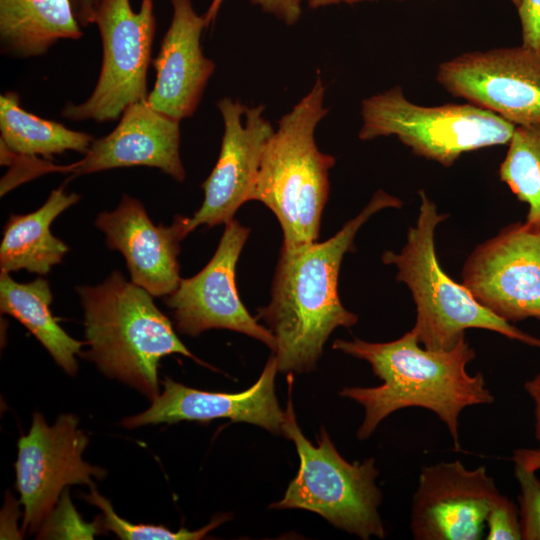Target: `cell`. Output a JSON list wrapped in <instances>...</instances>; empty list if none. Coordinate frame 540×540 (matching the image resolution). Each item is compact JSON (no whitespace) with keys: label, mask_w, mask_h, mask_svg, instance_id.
I'll return each instance as SVG.
<instances>
[{"label":"cell","mask_w":540,"mask_h":540,"mask_svg":"<svg viewBox=\"0 0 540 540\" xmlns=\"http://www.w3.org/2000/svg\"><path fill=\"white\" fill-rule=\"evenodd\" d=\"M485 525L487 540H521L522 530L518 506L505 495L491 506Z\"/></svg>","instance_id":"cell-26"},{"label":"cell","mask_w":540,"mask_h":540,"mask_svg":"<svg viewBox=\"0 0 540 540\" xmlns=\"http://www.w3.org/2000/svg\"><path fill=\"white\" fill-rule=\"evenodd\" d=\"M420 208L416 224L407 233L400 252L386 251L384 264L394 265L396 279L411 291L416 321L411 329L424 348L450 351L465 339L470 328L497 332L509 339L540 347V339L513 326L479 303L463 285L441 268L435 251L436 227L447 219L425 191H419Z\"/></svg>","instance_id":"cell-5"},{"label":"cell","mask_w":540,"mask_h":540,"mask_svg":"<svg viewBox=\"0 0 540 540\" xmlns=\"http://www.w3.org/2000/svg\"><path fill=\"white\" fill-rule=\"evenodd\" d=\"M103 49L98 80L82 103H67L61 114L74 120L114 121L132 103L148 97L156 17L153 0H141L138 11L130 0H102L95 17Z\"/></svg>","instance_id":"cell-8"},{"label":"cell","mask_w":540,"mask_h":540,"mask_svg":"<svg viewBox=\"0 0 540 540\" xmlns=\"http://www.w3.org/2000/svg\"><path fill=\"white\" fill-rule=\"evenodd\" d=\"M332 348L368 362L382 381L379 386L347 387L339 392L364 408L357 431L359 440L368 438L393 412L419 407L432 411L445 424L458 451L461 412L469 406L494 402L483 374L466 371L476 353L465 339L450 351H433L421 348L410 330L383 343L337 339Z\"/></svg>","instance_id":"cell-2"},{"label":"cell","mask_w":540,"mask_h":540,"mask_svg":"<svg viewBox=\"0 0 540 540\" xmlns=\"http://www.w3.org/2000/svg\"><path fill=\"white\" fill-rule=\"evenodd\" d=\"M292 387L290 373L282 433L295 444L300 464L284 497L270 508L308 510L361 539L384 538L386 532L379 514L382 493L376 484L379 471L374 458L363 462L346 461L324 428L314 446L297 424Z\"/></svg>","instance_id":"cell-6"},{"label":"cell","mask_w":540,"mask_h":540,"mask_svg":"<svg viewBox=\"0 0 540 540\" xmlns=\"http://www.w3.org/2000/svg\"><path fill=\"white\" fill-rule=\"evenodd\" d=\"M53 295L48 281L38 277L19 283L9 273L0 274V309L24 325L70 376L78 369L76 355L82 342L68 335L50 311Z\"/></svg>","instance_id":"cell-21"},{"label":"cell","mask_w":540,"mask_h":540,"mask_svg":"<svg viewBox=\"0 0 540 540\" xmlns=\"http://www.w3.org/2000/svg\"><path fill=\"white\" fill-rule=\"evenodd\" d=\"M223 1L211 0L207 11L203 14L207 27L215 21ZM250 2L287 25L295 24L302 14L303 0H250Z\"/></svg>","instance_id":"cell-27"},{"label":"cell","mask_w":540,"mask_h":540,"mask_svg":"<svg viewBox=\"0 0 540 540\" xmlns=\"http://www.w3.org/2000/svg\"><path fill=\"white\" fill-rule=\"evenodd\" d=\"M277 371V361L272 354L258 380L248 389L237 393L193 389L167 377L163 381V392L152 400L151 406L140 414L124 418L122 425L132 429L184 420L208 422L227 418L280 434L285 411L279 406L275 395Z\"/></svg>","instance_id":"cell-16"},{"label":"cell","mask_w":540,"mask_h":540,"mask_svg":"<svg viewBox=\"0 0 540 540\" xmlns=\"http://www.w3.org/2000/svg\"><path fill=\"white\" fill-rule=\"evenodd\" d=\"M500 495L485 466L471 470L459 460L424 466L412 500L413 538L482 539L487 514Z\"/></svg>","instance_id":"cell-14"},{"label":"cell","mask_w":540,"mask_h":540,"mask_svg":"<svg viewBox=\"0 0 540 540\" xmlns=\"http://www.w3.org/2000/svg\"><path fill=\"white\" fill-rule=\"evenodd\" d=\"M499 176L528 205L526 223L540 227V122L517 125Z\"/></svg>","instance_id":"cell-23"},{"label":"cell","mask_w":540,"mask_h":540,"mask_svg":"<svg viewBox=\"0 0 540 540\" xmlns=\"http://www.w3.org/2000/svg\"><path fill=\"white\" fill-rule=\"evenodd\" d=\"M84 313L86 358L107 377L135 388L150 400L159 393L162 357L181 354L199 361L178 338L153 296L120 271L101 284L77 286Z\"/></svg>","instance_id":"cell-3"},{"label":"cell","mask_w":540,"mask_h":540,"mask_svg":"<svg viewBox=\"0 0 540 540\" xmlns=\"http://www.w3.org/2000/svg\"><path fill=\"white\" fill-rule=\"evenodd\" d=\"M95 225L110 249L121 252L133 283L153 297L167 296L181 280L180 242L188 235L186 217L177 215L170 226L155 225L143 204L127 194L109 212H101Z\"/></svg>","instance_id":"cell-15"},{"label":"cell","mask_w":540,"mask_h":540,"mask_svg":"<svg viewBox=\"0 0 540 540\" xmlns=\"http://www.w3.org/2000/svg\"><path fill=\"white\" fill-rule=\"evenodd\" d=\"M79 199L78 194L66 193L64 186H60L36 211L10 215L3 228L0 245L1 272L26 270L45 275L61 263L69 248L51 233L50 226L58 215Z\"/></svg>","instance_id":"cell-19"},{"label":"cell","mask_w":540,"mask_h":540,"mask_svg":"<svg viewBox=\"0 0 540 540\" xmlns=\"http://www.w3.org/2000/svg\"><path fill=\"white\" fill-rule=\"evenodd\" d=\"M522 539L540 540V479L535 471L515 464Z\"/></svg>","instance_id":"cell-25"},{"label":"cell","mask_w":540,"mask_h":540,"mask_svg":"<svg viewBox=\"0 0 540 540\" xmlns=\"http://www.w3.org/2000/svg\"><path fill=\"white\" fill-rule=\"evenodd\" d=\"M362 1H372V0H308V5L312 9H317L321 7H326L329 5L339 4V3H346V4H354Z\"/></svg>","instance_id":"cell-32"},{"label":"cell","mask_w":540,"mask_h":540,"mask_svg":"<svg viewBox=\"0 0 540 540\" xmlns=\"http://www.w3.org/2000/svg\"><path fill=\"white\" fill-rule=\"evenodd\" d=\"M84 498L102 511L100 526L123 540H198L204 538L227 519V515H223L198 530L181 528L173 532L162 525L133 524L121 518L114 511L110 501L99 494L95 486L90 488V493Z\"/></svg>","instance_id":"cell-24"},{"label":"cell","mask_w":540,"mask_h":540,"mask_svg":"<svg viewBox=\"0 0 540 540\" xmlns=\"http://www.w3.org/2000/svg\"><path fill=\"white\" fill-rule=\"evenodd\" d=\"M524 387L534 402L535 437L539 444L538 449H540V373L527 381Z\"/></svg>","instance_id":"cell-30"},{"label":"cell","mask_w":540,"mask_h":540,"mask_svg":"<svg viewBox=\"0 0 540 540\" xmlns=\"http://www.w3.org/2000/svg\"><path fill=\"white\" fill-rule=\"evenodd\" d=\"M82 36L69 0H0L2 54L30 58Z\"/></svg>","instance_id":"cell-20"},{"label":"cell","mask_w":540,"mask_h":540,"mask_svg":"<svg viewBox=\"0 0 540 540\" xmlns=\"http://www.w3.org/2000/svg\"><path fill=\"white\" fill-rule=\"evenodd\" d=\"M87 444L77 416L63 414L49 425L40 413H34L28 434L19 438L15 463L24 531L34 533L41 528L64 488L74 484L92 487V478L106 476L104 469L83 460Z\"/></svg>","instance_id":"cell-9"},{"label":"cell","mask_w":540,"mask_h":540,"mask_svg":"<svg viewBox=\"0 0 540 540\" xmlns=\"http://www.w3.org/2000/svg\"><path fill=\"white\" fill-rule=\"evenodd\" d=\"M510 1L517 6L520 0H510Z\"/></svg>","instance_id":"cell-33"},{"label":"cell","mask_w":540,"mask_h":540,"mask_svg":"<svg viewBox=\"0 0 540 540\" xmlns=\"http://www.w3.org/2000/svg\"><path fill=\"white\" fill-rule=\"evenodd\" d=\"M249 233L238 220L227 222L207 265L196 275L181 279L165 297L178 332L198 336L209 329H227L255 338L274 351V335L250 315L236 286V265Z\"/></svg>","instance_id":"cell-12"},{"label":"cell","mask_w":540,"mask_h":540,"mask_svg":"<svg viewBox=\"0 0 540 540\" xmlns=\"http://www.w3.org/2000/svg\"><path fill=\"white\" fill-rule=\"evenodd\" d=\"M512 460L515 464L536 472L540 469V449H516Z\"/></svg>","instance_id":"cell-31"},{"label":"cell","mask_w":540,"mask_h":540,"mask_svg":"<svg viewBox=\"0 0 540 540\" xmlns=\"http://www.w3.org/2000/svg\"><path fill=\"white\" fill-rule=\"evenodd\" d=\"M170 3L172 18L153 60L156 79L147 103L181 121L196 111L215 63L203 54L200 44L207 28L204 16L196 13L191 0Z\"/></svg>","instance_id":"cell-18"},{"label":"cell","mask_w":540,"mask_h":540,"mask_svg":"<svg viewBox=\"0 0 540 540\" xmlns=\"http://www.w3.org/2000/svg\"><path fill=\"white\" fill-rule=\"evenodd\" d=\"M325 87L318 74L311 90L282 118L262 156L252 200L276 216L283 232L282 251L303 249L319 237L329 194V170L335 158L321 152L314 138L328 113Z\"/></svg>","instance_id":"cell-4"},{"label":"cell","mask_w":540,"mask_h":540,"mask_svg":"<svg viewBox=\"0 0 540 540\" xmlns=\"http://www.w3.org/2000/svg\"><path fill=\"white\" fill-rule=\"evenodd\" d=\"M438 83L451 95L508 122H540V50L520 45L463 53L442 62Z\"/></svg>","instance_id":"cell-10"},{"label":"cell","mask_w":540,"mask_h":540,"mask_svg":"<svg viewBox=\"0 0 540 540\" xmlns=\"http://www.w3.org/2000/svg\"><path fill=\"white\" fill-rule=\"evenodd\" d=\"M462 284L509 323L540 319V227L514 223L477 246L463 266Z\"/></svg>","instance_id":"cell-11"},{"label":"cell","mask_w":540,"mask_h":540,"mask_svg":"<svg viewBox=\"0 0 540 540\" xmlns=\"http://www.w3.org/2000/svg\"><path fill=\"white\" fill-rule=\"evenodd\" d=\"M517 9L522 45L540 50V0H520Z\"/></svg>","instance_id":"cell-28"},{"label":"cell","mask_w":540,"mask_h":540,"mask_svg":"<svg viewBox=\"0 0 540 540\" xmlns=\"http://www.w3.org/2000/svg\"><path fill=\"white\" fill-rule=\"evenodd\" d=\"M358 137L368 141L396 136L420 157L445 167L465 152L508 144L515 125L470 103L421 106L409 101L400 86L362 101Z\"/></svg>","instance_id":"cell-7"},{"label":"cell","mask_w":540,"mask_h":540,"mask_svg":"<svg viewBox=\"0 0 540 540\" xmlns=\"http://www.w3.org/2000/svg\"><path fill=\"white\" fill-rule=\"evenodd\" d=\"M1 147L12 155L51 158L65 151L86 154L94 137L61 123L43 119L23 109L20 96L8 91L0 96Z\"/></svg>","instance_id":"cell-22"},{"label":"cell","mask_w":540,"mask_h":540,"mask_svg":"<svg viewBox=\"0 0 540 540\" xmlns=\"http://www.w3.org/2000/svg\"><path fill=\"white\" fill-rule=\"evenodd\" d=\"M217 107L224 123L220 153L202 184V205L192 217H186L188 234L201 225L210 228L226 224L245 202L252 200L264 148L274 132L263 116V105L247 107L224 97Z\"/></svg>","instance_id":"cell-13"},{"label":"cell","mask_w":540,"mask_h":540,"mask_svg":"<svg viewBox=\"0 0 540 540\" xmlns=\"http://www.w3.org/2000/svg\"><path fill=\"white\" fill-rule=\"evenodd\" d=\"M75 18L81 28L94 24L97 10L102 0H69Z\"/></svg>","instance_id":"cell-29"},{"label":"cell","mask_w":540,"mask_h":540,"mask_svg":"<svg viewBox=\"0 0 540 540\" xmlns=\"http://www.w3.org/2000/svg\"><path fill=\"white\" fill-rule=\"evenodd\" d=\"M401 205L400 199L379 190L328 240L293 252L281 250L270 302L257 314L275 337L273 352L279 372L315 369L330 334L357 323L358 316L342 305L338 294L342 259L352 251L355 235L372 215Z\"/></svg>","instance_id":"cell-1"},{"label":"cell","mask_w":540,"mask_h":540,"mask_svg":"<svg viewBox=\"0 0 540 540\" xmlns=\"http://www.w3.org/2000/svg\"><path fill=\"white\" fill-rule=\"evenodd\" d=\"M180 121L152 108L147 100L130 104L117 126L106 136L95 139L84 158L52 170L74 176L104 170L147 166L158 168L176 181L185 179L180 157Z\"/></svg>","instance_id":"cell-17"}]
</instances>
